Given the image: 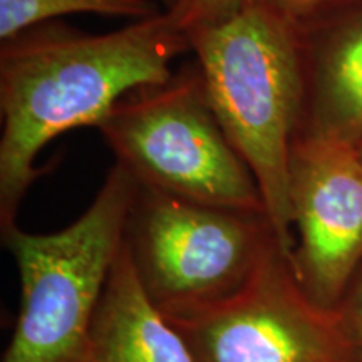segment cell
<instances>
[{"instance_id":"1","label":"cell","mask_w":362,"mask_h":362,"mask_svg":"<svg viewBox=\"0 0 362 362\" xmlns=\"http://www.w3.org/2000/svg\"><path fill=\"white\" fill-rule=\"evenodd\" d=\"M188 51V34L166 11L106 34L37 25L2 42L0 228L17 223L44 146L74 128H99L129 93L171 79Z\"/></svg>"},{"instance_id":"11","label":"cell","mask_w":362,"mask_h":362,"mask_svg":"<svg viewBox=\"0 0 362 362\" xmlns=\"http://www.w3.org/2000/svg\"><path fill=\"white\" fill-rule=\"evenodd\" d=\"M245 0H178L170 11L173 21L185 33L214 24L233 13Z\"/></svg>"},{"instance_id":"6","label":"cell","mask_w":362,"mask_h":362,"mask_svg":"<svg viewBox=\"0 0 362 362\" xmlns=\"http://www.w3.org/2000/svg\"><path fill=\"white\" fill-rule=\"evenodd\" d=\"M163 314L197 362H357L341 307L309 296L279 243L237 292Z\"/></svg>"},{"instance_id":"14","label":"cell","mask_w":362,"mask_h":362,"mask_svg":"<svg viewBox=\"0 0 362 362\" xmlns=\"http://www.w3.org/2000/svg\"><path fill=\"white\" fill-rule=\"evenodd\" d=\"M155 2L160 4L163 11H170V8H173L178 4V0H155Z\"/></svg>"},{"instance_id":"9","label":"cell","mask_w":362,"mask_h":362,"mask_svg":"<svg viewBox=\"0 0 362 362\" xmlns=\"http://www.w3.org/2000/svg\"><path fill=\"white\" fill-rule=\"evenodd\" d=\"M84 362H197L143 288L126 240L104 288Z\"/></svg>"},{"instance_id":"15","label":"cell","mask_w":362,"mask_h":362,"mask_svg":"<svg viewBox=\"0 0 362 362\" xmlns=\"http://www.w3.org/2000/svg\"><path fill=\"white\" fill-rule=\"evenodd\" d=\"M357 148H359V151H361V155H362V139L359 141V144H357Z\"/></svg>"},{"instance_id":"10","label":"cell","mask_w":362,"mask_h":362,"mask_svg":"<svg viewBox=\"0 0 362 362\" xmlns=\"http://www.w3.org/2000/svg\"><path fill=\"white\" fill-rule=\"evenodd\" d=\"M161 8L155 0H0V39L6 42L45 21L71 13L143 21Z\"/></svg>"},{"instance_id":"7","label":"cell","mask_w":362,"mask_h":362,"mask_svg":"<svg viewBox=\"0 0 362 362\" xmlns=\"http://www.w3.org/2000/svg\"><path fill=\"white\" fill-rule=\"evenodd\" d=\"M293 267L314 300L342 304L362 264V155L334 133L293 136L288 163Z\"/></svg>"},{"instance_id":"8","label":"cell","mask_w":362,"mask_h":362,"mask_svg":"<svg viewBox=\"0 0 362 362\" xmlns=\"http://www.w3.org/2000/svg\"><path fill=\"white\" fill-rule=\"evenodd\" d=\"M296 27L302 69V133H334L359 144L362 139V8L324 30ZM300 111V115H302Z\"/></svg>"},{"instance_id":"2","label":"cell","mask_w":362,"mask_h":362,"mask_svg":"<svg viewBox=\"0 0 362 362\" xmlns=\"http://www.w3.org/2000/svg\"><path fill=\"white\" fill-rule=\"evenodd\" d=\"M187 34L208 103L255 176L280 247L293 260L288 163L302 111L296 27L260 0H245Z\"/></svg>"},{"instance_id":"4","label":"cell","mask_w":362,"mask_h":362,"mask_svg":"<svg viewBox=\"0 0 362 362\" xmlns=\"http://www.w3.org/2000/svg\"><path fill=\"white\" fill-rule=\"evenodd\" d=\"M103 138L143 187L200 205L265 214L255 176L226 138L197 64L139 88L99 124Z\"/></svg>"},{"instance_id":"12","label":"cell","mask_w":362,"mask_h":362,"mask_svg":"<svg viewBox=\"0 0 362 362\" xmlns=\"http://www.w3.org/2000/svg\"><path fill=\"white\" fill-rule=\"evenodd\" d=\"M351 284V293L344 300V304L339 307H341L347 329H349L357 362H362V274L357 279V282L354 280Z\"/></svg>"},{"instance_id":"13","label":"cell","mask_w":362,"mask_h":362,"mask_svg":"<svg viewBox=\"0 0 362 362\" xmlns=\"http://www.w3.org/2000/svg\"><path fill=\"white\" fill-rule=\"evenodd\" d=\"M292 24L305 19L336 0H260Z\"/></svg>"},{"instance_id":"5","label":"cell","mask_w":362,"mask_h":362,"mask_svg":"<svg viewBox=\"0 0 362 362\" xmlns=\"http://www.w3.org/2000/svg\"><path fill=\"white\" fill-rule=\"evenodd\" d=\"M126 243L148 297L166 312L237 292L279 240L265 214L200 205L138 183Z\"/></svg>"},{"instance_id":"3","label":"cell","mask_w":362,"mask_h":362,"mask_svg":"<svg viewBox=\"0 0 362 362\" xmlns=\"http://www.w3.org/2000/svg\"><path fill=\"white\" fill-rule=\"evenodd\" d=\"M138 181L119 163L88 210L59 232L2 228L21 277V309L2 362H84L90 330L126 240Z\"/></svg>"}]
</instances>
